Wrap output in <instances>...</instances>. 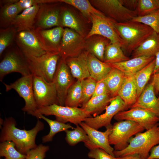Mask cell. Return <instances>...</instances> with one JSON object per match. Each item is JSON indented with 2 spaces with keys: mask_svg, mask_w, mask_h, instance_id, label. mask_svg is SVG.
Returning a JSON list of instances; mask_svg holds the SVG:
<instances>
[{
  "mask_svg": "<svg viewBox=\"0 0 159 159\" xmlns=\"http://www.w3.org/2000/svg\"><path fill=\"white\" fill-rule=\"evenodd\" d=\"M82 97L81 81L77 80L70 86L67 91L65 106L72 107L80 106Z\"/></svg>",
  "mask_w": 159,
  "mask_h": 159,
  "instance_id": "836d02e7",
  "label": "cell"
},
{
  "mask_svg": "<svg viewBox=\"0 0 159 159\" xmlns=\"http://www.w3.org/2000/svg\"><path fill=\"white\" fill-rule=\"evenodd\" d=\"M39 42L47 52L59 53L58 46L62 37L64 29L61 26L46 29L40 27L34 29Z\"/></svg>",
  "mask_w": 159,
  "mask_h": 159,
  "instance_id": "2e32d148",
  "label": "cell"
},
{
  "mask_svg": "<svg viewBox=\"0 0 159 159\" xmlns=\"http://www.w3.org/2000/svg\"><path fill=\"white\" fill-rule=\"evenodd\" d=\"M4 159H5L4 158Z\"/></svg>",
  "mask_w": 159,
  "mask_h": 159,
  "instance_id": "db71d44e",
  "label": "cell"
},
{
  "mask_svg": "<svg viewBox=\"0 0 159 159\" xmlns=\"http://www.w3.org/2000/svg\"><path fill=\"white\" fill-rule=\"evenodd\" d=\"M78 34L72 30L65 28L62 37L59 54L61 57L66 59L70 57V46L77 40Z\"/></svg>",
  "mask_w": 159,
  "mask_h": 159,
  "instance_id": "d6a6232c",
  "label": "cell"
},
{
  "mask_svg": "<svg viewBox=\"0 0 159 159\" xmlns=\"http://www.w3.org/2000/svg\"><path fill=\"white\" fill-rule=\"evenodd\" d=\"M3 83L6 91L14 90L23 99L25 104L22 110L37 118L38 109L34 96L32 75L22 76L14 82L9 85Z\"/></svg>",
  "mask_w": 159,
  "mask_h": 159,
  "instance_id": "52a82bcc",
  "label": "cell"
},
{
  "mask_svg": "<svg viewBox=\"0 0 159 159\" xmlns=\"http://www.w3.org/2000/svg\"><path fill=\"white\" fill-rule=\"evenodd\" d=\"M40 4L34 5L23 11L13 19L11 25L17 32L34 29V25Z\"/></svg>",
  "mask_w": 159,
  "mask_h": 159,
  "instance_id": "ffe728a7",
  "label": "cell"
},
{
  "mask_svg": "<svg viewBox=\"0 0 159 159\" xmlns=\"http://www.w3.org/2000/svg\"><path fill=\"white\" fill-rule=\"evenodd\" d=\"M87 156L94 159H116L105 150L100 148H94L90 150Z\"/></svg>",
  "mask_w": 159,
  "mask_h": 159,
  "instance_id": "ee69618b",
  "label": "cell"
},
{
  "mask_svg": "<svg viewBox=\"0 0 159 159\" xmlns=\"http://www.w3.org/2000/svg\"><path fill=\"white\" fill-rule=\"evenodd\" d=\"M118 121L130 120L142 125L146 130L152 128L158 123L159 117L154 113L139 107L131 108L129 110L120 112L114 117Z\"/></svg>",
  "mask_w": 159,
  "mask_h": 159,
  "instance_id": "5bb4252c",
  "label": "cell"
},
{
  "mask_svg": "<svg viewBox=\"0 0 159 159\" xmlns=\"http://www.w3.org/2000/svg\"><path fill=\"white\" fill-rule=\"evenodd\" d=\"M106 93L109 94L104 79L97 81L95 91L92 97Z\"/></svg>",
  "mask_w": 159,
  "mask_h": 159,
  "instance_id": "f6af8a7d",
  "label": "cell"
},
{
  "mask_svg": "<svg viewBox=\"0 0 159 159\" xmlns=\"http://www.w3.org/2000/svg\"><path fill=\"white\" fill-rule=\"evenodd\" d=\"M155 59L134 74L138 98L146 86L151 75L153 74L155 65Z\"/></svg>",
  "mask_w": 159,
  "mask_h": 159,
  "instance_id": "f1b7e54d",
  "label": "cell"
},
{
  "mask_svg": "<svg viewBox=\"0 0 159 159\" xmlns=\"http://www.w3.org/2000/svg\"><path fill=\"white\" fill-rule=\"evenodd\" d=\"M47 3L40 4L36 20L37 27L46 29L59 26V11L52 8Z\"/></svg>",
  "mask_w": 159,
  "mask_h": 159,
  "instance_id": "44dd1931",
  "label": "cell"
},
{
  "mask_svg": "<svg viewBox=\"0 0 159 159\" xmlns=\"http://www.w3.org/2000/svg\"><path fill=\"white\" fill-rule=\"evenodd\" d=\"M122 72L112 67L109 73L104 78L109 93L112 98L117 95L119 89L125 77Z\"/></svg>",
  "mask_w": 159,
  "mask_h": 159,
  "instance_id": "83f0119b",
  "label": "cell"
},
{
  "mask_svg": "<svg viewBox=\"0 0 159 159\" xmlns=\"http://www.w3.org/2000/svg\"><path fill=\"white\" fill-rule=\"evenodd\" d=\"M105 15L117 22L131 20L137 16L135 11L129 10L125 7L120 0L93 1Z\"/></svg>",
  "mask_w": 159,
  "mask_h": 159,
  "instance_id": "8fae6325",
  "label": "cell"
},
{
  "mask_svg": "<svg viewBox=\"0 0 159 159\" xmlns=\"http://www.w3.org/2000/svg\"><path fill=\"white\" fill-rule=\"evenodd\" d=\"M82 97L80 107L86 104L92 97L94 92L97 81L91 77L81 81Z\"/></svg>",
  "mask_w": 159,
  "mask_h": 159,
  "instance_id": "f35d334b",
  "label": "cell"
},
{
  "mask_svg": "<svg viewBox=\"0 0 159 159\" xmlns=\"http://www.w3.org/2000/svg\"><path fill=\"white\" fill-rule=\"evenodd\" d=\"M129 107L118 95L114 97L105 108V112L100 115L86 118L84 122L96 130L104 127L106 129L112 126L111 121L118 113L127 110Z\"/></svg>",
  "mask_w": 159,
  "mask_h": 159,
  "instance_id": "30bf717a",
  "label": "cell"
},
{
  "mask_svg": "<svg viewBox=\"0 0 159 159\" xmlns=\"http://www.w3.org/2000/svg\"><path fill=\"white\" fill-rule=\"evenodd\" d=\"M49 149L48 145L40 144L35 148L29 151L24 159H44L46 152Z\"/></svg>",
  "mask_w": 159,
  "mask_h": 159,
  "instance_id": "7bdbcfd3",
  "label": "cell"
},
{
  "mask_svg": "<svg viewBox=\"0 0 159 159\" xmlns=\"http://www.w3.org/2000/svg\"><path fill=\"white\" fill-rule=\"evenodd\" d=\"M16 41L25 57H39L47 52L39 42L34 29L18 32Z\"/></svg>",
  "mask_w": 159,
  "mask_h": 159,
  "instance_id": "9a60e30c",
  "label": "cell"
},
{
  "mask_svg": "<svg viewBox=\"0 0 159 159\" xmlns=\"http://www.w3.org/2000/svg\"><path fill=\"white\" fill-rule=\"evenodd\" d=\"M130 59L125 54L119 42L109 43L106 46L103 62L107 64L123 62Z\"/></svg>",
  "mask_w": 159,
  "mask_h": 159,
  "instance_id": "4316f807",
  "label": "cell"
},
{
  "mask_svg": "<svg viewBox=\"0 0 159 159\" xmlns=\"http://www.w3.org/2000/svg\"><path fill=\"white\" fill-rule=\"evenodd\" d=\"M155 57H139L123 62L108 64L120 70L125 75L134 74L151 62Z\"/></svg>",
  "mask_w": 159,
  "mask_h": 159,
  "instance_id": "7402d4cb",
  "label": "cell"
},
{
  "mask_svg": "<svg viewBox=\"0 0 159 159\" xmlns=\"http://www.w3.org/2000/svg\"><path fill=\"white\" fill-rule=\"evenodd\" d=\"M145 129L142 125L131 120L118 121L112 125L108 138L109 143L114 145L115 150H122L127 146L133 136Z\"/></svg>",
  "mask_w": 159,
  "mask_h": 159,
  "instance_id": "277c9868",
  "label": "cell"
},
{
  "mask_svg": "<svg viewBox=\"0 0 159 159\" xmlns=\"http://www.w3.org/2000/svg\"><path fill=\"white\" fill-rule=\"evenodd\" d=\"M115 158L116 159H146L141 155L137 154L128 155Z\"/></svg>",
  "mask_w": 159,
  "mask_h": 159,
  "instance_id": "f907efd6",
  "label": "cell"
},
{
  "mask_svg": "<svg viewBox=\"0 0 159 159\" xmlns=\"http://www.w3.org/2000/svg\"><path fill=\"white\" fill-rule=\"evenodd\" d=\"M122 5L127 9L135 11L138 4V0H120Z\"/></svg>",
  "mask_w": 159,
  "mask_h": 159,
  "instance_id": "7dc6e473",
  "label": "cell"
},
{
  "mask_svg": "<svg viewBox=\"0 0 159 159\" xmlns=\"http://www.w3.org/2000/svg\"><path fill=\"white\" fill-rule=\"evenodd\" d=\"M60 57L59 53L47 52L39 57H25L31 74L50 82H53Z\"/></svg>",
  "mask_w": 159,
  "mask_h": 159,
  "instance_id": "5b68a950",
  "label": "cell"
},
{
  "mask_svg": "<svg viewBox=\"0 0 159 159\" xmlns=\"http://www.w3.org/2000/svg\"><path fill=\"white\" fill-rule=\"evenodd\" d=\"M16 122L14 118L6 117L1 127L0 141L13 142L16 149L26 155L30 150L37 146L36 138L38 133L44 129V125L38 119L35 126L30 130L21 129L16 127Z\"/></svg>",
  "mask_w": 159,
  "mask_h": 159,
  "instance_id": "6da1fadb",
  "label": "cell"
},
{
  "mask_svg": "<svg viewBox=\"0 0 159 159\" xmlns=\"http://www.w3.org/2000/svg\"><path fill=\"white\" fill-rule=\"evenodd\" d=\"M158 3H159V0H158Z\"/></svg>",
  "mask_w": 159,
  "mask_h": 159,
  "instance_id": "f5cc1de1",
  "label": "cell"
},
{
  "mask_svg": "<svg viewBox=\"0 0 159 159\" xmlns=\"http://www.w3.org/2000/svg\"><path fill=\"white\" fill-rule=\"evenodd\" d=\"M17 0H7L2 8L0 12V22L1 25H11L15 18L21 11L16 2Z\"/></svg>",
  "mask_w": 159,
  "mask_h": 159,
  "instance_id": "1f68e13d",
  "label": "cell"
},
{
  "mask_svg": "<svg viewBox=\"0 0 159 159\" xmlns=\"http://www.w3.org/2000/svg\"><path fill=\"white\" fill-rule=\"evenodd\" d=\"M113 98L109 93L97 96L92 97L81 107L88 114L95 117L105 110Z\"/></svg>",
  "mask_w": 159,
  "mask_h": 159,
  "instance_id": "d4e9b609",
  "label": "cell"
},
{
  "mask_svg": "<svg viewBox=\"0 0 159 159\" xmlns=\"http://www.w3.org/2000/svg\"><path fill=\"white\" fill-rule=\"evenodd\" d=\"M159 52V34L154 31L132 53V58L139 57H155Z\"/></svg>",
  "mask_w": 159,
  "mask_h": 159,
  "instance_id": "cb8c5ba5",
  "label": "cell"
},
{
  "mask_svg": "<svg viewBox=\"0 0 159 159\" xmlns=\"http://www.w3.org/2000/svg\"><path fill=\"white\" fill-rule=\"evenodd\" d=\"M147 159H159V144L153 147Z\"/></svg>",
  "mask_w": 159,
  "mask_h": 159,
  "instance_id": "c3c4849f",
  "label": "cell"
},
{
  "mask_svg": "<svg viewBox=\"0 0 159 159\" xmlns=\"http://www.w3.org/2000/svg\"><path fill=\"white\" fill-rule=\"evenodd\" d=\"M159 124L145 132L137 134L134 137L131 138L125 149L119 151L114 150L115 157L137 154L147 159L152 148L159 144Z\"/></svg>",
  "mask_w": 159,
  "mask_h": 159,
  "instance_id": "3957f363",
  "label": "cell"
},
{
  "mask_svg": "<svg viewBox=\"0 0 159 159\" xmlns=\"http://www.w3.org/2000/svg\"><path fill=\"white\" fill-rule=\"evenodd\" d=\"M0 156L4 157L5 159H24L26 155L21 154L16 149L13 142L6 141L0 143Z\"/></svg>",
  "mask_w": 159,
  "mask_h": 159,
  "instance_id": "e575fe53",
  "label": "cell"
},
{
  "mask_svg": "<svg viewBox=\"0 0 159 159\" xmlns=\"http://www.w3.org/2000/svg\"></svg>",
  "mask_w": 159,
  "mask_h": 159,
  "instance_id": "11a10c76",
  "label": "cell"
},
{
  "mask_svg": "<svg viewBox=\"0 0 159 159\" xmlns=\"http://www.w3.org/2000/svg\"><path fill=\"white\" fill-rule=\"evenodd\" d=\"M37 113L45 116L54 115L57 121L66 123L70 122L76 126L87 117H91L81 107H72L53 104L37 109Z\"/></svg>",
  "mask_w": 159,
  "mask_h": 159,
  "instance_id": "8992f818",
  "label": "cell"
},
{
  "mask_svg": "<svg viewBox=\"0 0 159 159\" xmlns=\"http://www.w3.org/2000/svg\"><path fill=\"white\" fill-rule=\"evenodd\" d=\"M131 20L147 25L159 34V9L145 16L135 17Z\"/></svg>",
  "mask_w": 159,
  "mask_h": 159,
  "instance_id": "8d00e7d4",
  "label": "cell"
},
{
  "mask_svg": "<svg viewBox=\"0 0 159 159\" xmlns=\"http://www.w3.org/2000/svg\"><path fill=\"white\" fill-rule=\"evenodd\" d=\"M110 43V41L109 39L102 36L90 47L88 52L92 54L99 60L103 62L105 47Z\"/></svg>",
  "mask_w": 159,
  "mask_h": 159,
  "instance_id": "ab89813d",
  "label": "cell"
},
{
  "mask_svg": "<svg viewBox=\"0 0 159 159\" xmlns=\"http://www.w3.org/2000/svg\"><path fill=\"white\" fill-rule=\"evenodd\" d=\"M124 102L130 107L136 101L137 89L134 74L125 75L117 93Z\"/></svg>",
  "mask_w": 159,
  "mask_h": 159,
  "instance_id": "603a6c76",
  "label": "cell"
},
{
  "mask_svg": "<svg viewBox=\"0 0 159 159\" xmlns=\"http://www.w3.org/2000/svg\"><path fill=\"white\" fill-rule=\"evenodd\" d=\"M157 96L152 81L146 86L136 102L130 108H141L152 112L159 117V94Z\"/></svg>",
  "mask_w": 159,
  "mask_h": 159,
  "instance_id": "ac0fdd59",
  "label": "cell"
},
{
  "mask_svg": "<svg viewBox=\"0 0 159 159\" xmlns=\"http://www.w3.org/2000/svg\"><path fill=\"white\" fill-rule=\"evenodd\" d=\"M34 96L37 109L53 104H58L54 82H48L42 77L32 75Z\"/></svg>",
  "mask_w": 159,
  "mask_h": 159,
  "instance_id": "9c48e42d",
  "label": "cell"
},
{
  "mask_svg": "<svg viewBox=\"0 0 159 159\" xmlns=\"http://www.w3.org/2000/svg\"><path fill=\"white\" fill-rule=\"evenodd\" d=\"M79 125L88 136L90 144L89 150L94 148H100L115 157L113 153L114 149L111 146L108 140L112 125L107 128L105 131L102 132L90 127L84 122H81Z\"/></svg>",
  "mask_w": 159,
  "mask_h": 159,
  "instance_id": "e0dca14e",
  "label": "cell"
},
{
  "mask_svg": "<svg viewBox=\"0 0 159 159\" xmlns=\"http://www.w3.org/2000/svg\"><path fill=\"white\" fill-rule=\"evenodd\" d=\"M90 17L92 21V26L86 36L87 38L97 34L107 38L110 41V43L119 42L121 43L114 26L115 21L104 14H92Z\"/></svg>",
  "mask_w": 159,
  "mask_h": 159,
  "instance_id": "7c38bea8",
  "label": "cell"
},
{
  "mask_svg": "<svg viewBox=\"0 0 159 159\" xmlns=\"http://www.w3.org/2000/svg\"><path fill=\"white\" fill-rule=\"evenodd\" d=\"M13 72L21 74L22 76L31 75L25 57L18 48L7 52L0 63V81L7 75Z\"/></svg>",
  "mask_w": 159,
  "mask_h": 159,
  "instance_id": "ba28073f",
  "label": "cell"
},
{
  "mask_svg": "<svg viewBox=\"0 0 159 159\" xmlns=\"http://www.w3.org/2000/svg\"><path fill=\"white\" fill-rule=\"evenodd\" d=\"M37 118L42 119L47 122L49 126L50 130L49 133L42 138V142L43 143L51 142L54 136L57 133L65 131L69 129L74 128L69 124L60 122L56 120H53L45 117L44 115L39 113Z\"/></svg>",
  "mask_w": 159,
  "mask_h": 159,
  "instance_id": "f546056e",
  "label": "cell"
},
{
  "mask_svg": "<svg viewBox=\"0 0 159 159\" xmlns=\"http://www.w3.org/2000/svg\"><path fill=\"white\" fill-rule=\"evenodd\" d=\"M114 26L122 50L129 54H132L154 31L147 25L131 20L122 22L115 21Z\"/></svg>",
  "mask_w": 159,
  "mask_h": 159,
  "instance_id": "7a4b0ae2",
  "label": "cell"
},
{
  "mask_svg": "<svg viewBox=\"0 0 159 159\" xmlns=\"http://www.w3.org/2000/svg\"><path fill=\"white\" fill-rule=\"evenodd\" d=\"M62 25L75 30L79 32H81L80 25L74 15L68 11H66L63 14L62 17Z\"/></svg>",
  "mask_w": 159,
  "mask_h": 159,
  "instance_id": "b9f144b4",
  "label": "cell"
},
{
  "mask_svg": "<svg viewBox=\"0 0 159 159\" xmlns=\"http://www.w3.org/2000/svg\"><path fill=\"white\" fill-rule=\"evenodd\" d=\"M155 65L153 74L159 73V52L155 56Z\"/></svg>",
  "mask_w": 159,
  "mask_h": 159,
  "instance_id": "816d5d0a",
  "label": "cell"
},
{
  "mask_svg": "<svg viewBox=\"0 0 159 159\" xmlns=\"http://www.w3.org/2000/svg\"><path fill=\"white\" fill-rule=\"evenodd\" d=\"M43 3V0H17L16 4L21 11L34 5Z\"/></svg>",
  "mask_w": 159,
  "mask_h": 159,
  "instance_id": "bcb514c9",
  "label": "cell"
},
{
  "mask_svg": "<svg viewBox=\"0 0 159 159\" xmlns=\"http://www.w3.org/2000/svg\"><path fill=\"white\" fill-rule=\"evenodd\" d=\"M65 132L66 133L65 140L69 145L74 146L79 143L83 142L85 146L89 148L90 144L88 136L80 125L76 126L72 130H67Z\"/></svg>",
  "mask_w": 159,
  "mask_h": 159,
  "instance_id": "4dcf8cb0",
  "label": "cell"
},
{
  "mask_svg": "<svg viewBox=\"0 0 159 159\" xmlns=\"http://www.w3.org/2000/svg\"><path fill=\"white\" fill-rule=\"evenodd\" d=\"M88 52H84L78 55L65 59L74 78L81 80L90 77L88 65Z\"/></svg>",
  "mask_w": 159,
  "mask_h": 159,
  "instance_id": "d6986e66",
  "label": "cell"
},
{
  "mask_svg": "<svg viewBox=\"0 0 159 159\" xmlns=\"http://www.w3.org/2000/svg\"><path fill=\"white\" fill-rule=\"evenodd\" d=\"M152 82L155 92L156 95L158 96L159 94V73L153 74Z\"/></svg>",
  "mask_w": 159,
  "mask_h": 159,
  "instance_id": "681fc988",
  "label": "cell"
},
{
  "mask_svg": "<svg viewBox=\"0 0 159 159\" xmlns=\"http://www.w3.org/2000/svg\"><path fill=\"white\" fill-rule=\"evenodd\" d=\"M88 65L90 77L97 81L104 79L112 68L108 64L101 61L89 52Z\"/></svg>",
  "mask_w": 159,
  "mask_h": 159,
  "instance_id": "484cf974",
  "label": "cell"
},
{
  "mask_svg": "<svg viewBox=\"0 0 159 159\" xmlns=\"http://www.w3.org/2000/svg\"><path fill=\"white\" fill-rule=\"evenodd\" d=\"M74 78L65 59L61 57L53 81L56 90L59 105L65 106L67 91L74 82Z\"/></svg>",
  "mask_w": 159,
  "mask_h": 159,
  "instance_id": "4fadbf2b",
  "label": "cell"
},
{
  "mask_svg": "<svg viewBox=\"0 0 159 159\" xmlns=\"http://www.w3.org/2000/svg\"><path fill=\"white\" fill-rule=\"evenodd\" d=\"M17 31L13 26L0 30V56L14 39Z\"/></svg>",
  "mask_w": 159,
  "mask_h": 159,
  "instance_id": "60d3db41",
  "label": "cell"
},
{
  "mask_svg": "<svg viewBox=\"0 0 159 159\" xmlns=\"http://www.w3.org/2000/svg\"><path fill=\"white\" fill-rule=\"evenodd\" d=\"M59 1L70 5L80 11L84 15L89 16L91 14L102 15L104 14L94 8L87 0H62Z\"/></svg>",
  "mask_w": 159,
  "mask_h": 159,
  "instance_id": "d590c367",
  "label": "cell"
},
{
  "mask_svg": "<svg viewBox=\"0 0 159 159\" xmlns=\"http://www.w3.org/2000/svg\"><path fill=\"white\" fill-rule=\"evenodd\" d=\"M159 9L158 0H138L136 9L137 16L147 15Z\"/></svg>",
  "mask_w": 159,
  "mask_h": 159,
  "instance_id": "74e56055",
  "label": "cell"
}]
</instances>
